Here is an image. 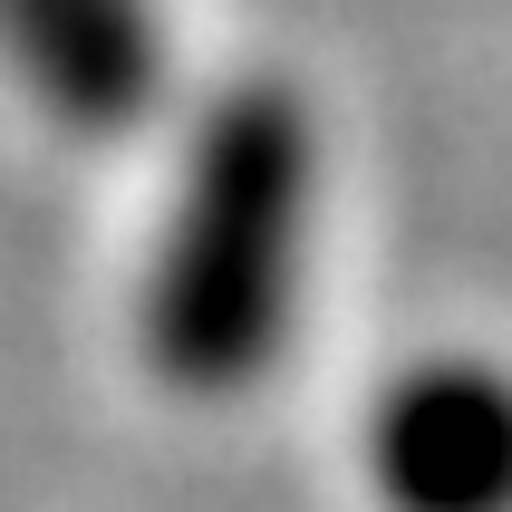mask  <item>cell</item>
<instances>
[{"instance_id": "cell-1", "label": "cell", "mask_w": 512, "mask_h": 512, "mask_svg": "<svg viewBox=\"0 0 512 512\" xmlns=\"http://www.w3.org/2000/svg\"><path fill=\"white\" fill-rule=\"evenodd\" d=\"M319 136L281 78H242L203 107L145 271V358L174 397H242L281 368L310 271Z\"/></svg>"}, {"instance_id": "cell-2", "label": "cell", "mask_w": 512, "mask_h": 512, "mask_svg": "<svg viewBox=\"0 0 512 512\" xmlns=\"http://www.w3.org/2000/svg\"><path fill=\"white\" fill-rule=\"evenodd\" d=\"M368 484L387 512H512V377L426 358L368 406Z\"/></svg>"}, {"instance_id": "cell-3", "label": "cell", "mask_w": 512, "mask_h": 512, "mask_svg": "<svg viewBox=\"0 0 512 512\" xmlns=\"http://www.w3.org/2000/svg\"><path fill=\"white\" fill-rule=\"evenodd\" d=\"M0 58L78 136H126L165 97L155 0H0Z\"/></svg>"}]
</instances>
